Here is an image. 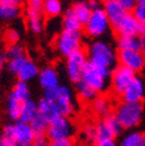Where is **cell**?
Wrapping results in <instances>:
<instances>
[{"label": "cell", "instance_id": "6da1fadb", "mask_svg": "<svg viewBox=\"0 0 145 146\" xmlns=\"http://www.w3.org/2000/svg\"><path fill=\"white\" fill-rule=\"evenodd\" d=\"M87 58L89 64L113 71L115 63L117 62V52H115L110 43L102 40H95L88 46Z\"/></svg>", "mask_w": 145, "mask_h": 146}, {"label": "cell", "instance_id": "7a4b0ae2", "mask_svg": "<svg viewBox=\"0 0 145 146\" xmlns=\"http://www.w3.org/2000/svg\"><path fill=\"white\" fill-rule=\"evenodd\" d=\"M1 135L5 139H8L12 143H14L15 146L30 145V144H34V141L36 140L35 133L31 129L30 124H27L20 121L6 124L3 129Z\"/></svg>", "mask_w": 145, "mask_h": 146}, {"label": "cell", "instance_id": "3957f363", "mask_svg": "<svg viewBox=\"0 0 145 146\" xmlns=\"http://www.w3.org/2000/svg\"><path fill=\"white\" fill-rule=\"evenodd\" d=\"M110 73H112V71H109V70L100 68V67H96V66L88 63L84 70L80 81H82L84 84L89 86L92 89H94L98 94L104 93L108 86H109Z\"/></svg>", "mask_w": 145, "mask_h": 146}, {"label": "cell", "instance_id": "277c9868", "mask_svg": "<svg viewBox=\"0 0 145 146\" xmlns=\"http://www.w3.org/2000/svg\"><path fill=\"white\" fill-rule=\"evenodd\" d=\"M143 113L144 109L142 103L121 102L115 110V116L118 118L123 129L130 130L140 123Z\"/></svg>", "mask_w": 145, "mask_h": 146}, {"label": "cell", "instance_id": "5b68a950", "mask_svg": "<svg viewBox=\"0 0 145 146\" xmlns=\"http://www.w3.org/2000/svg\"><path fill=\"white\" fill-rule=\"evenodd\" d=\"M55 46L63 57H70L72 53L82 50V33L63 29L57 35Z\"/></svg>", "mask_w": 145, "mask_h": 146}, {"label": "cell", "instance_id": "8992f818", "mask_svg": "<svg viewBox=\"0 0 145 146\" xmlns=\"http://www.w3.org/2000/svg\"><path fill=\"white\" fill-rule=\"evenodd\" d=\"M110 27H112V23L108 20L106 13L101 7L98 9H93V13L90 15L88 22L84 26L82 29L85 34L88 35L89 37L99 38L109 31Z\"/></svg>", "mask_w": 145, "mask_h": 146}, {"label": "cell", "instance_id": "52a82bcc", "mask_svg": "<svg viewBox=\"0 0 145 146\" xmlns=\"http://www.w3.org/2000/svg\"><path fill=\"white\" fill-rule=\"evenodd\" d=\"M76 135V125L69 117L59 116L50 122L47 137L49 141L61 140V139H72Z\"/></svg>", "mask_w": 145, "mask_h": 146}, {"label": "cell", "instance_id": "ba28073f", "mask_svg": "<svg viewBox=\"0 0 145 146\" xmlns=\"http://www.w3.org/2000/svg\"><path fill=\"white\" fill-rule=\"evenodd\" d=\"M136 78V73L121 65L113 68L110 73V88L116 96H122L131 81Z\"/></svg>", "mask_w": 145, "mask_h": 146}, {"label": "cell", "instance_id": "9c48e42d", "mask_svg": "<svg viewBox=\"0 0 145 146\" xmlns=\"http://www.w3.org/2000/svg\"><path fill=\"white\" fill-rule=\"evenodd\" d=\"M88 64L87 53L84 50H79L72 53L70 57L66 58V74L70 81L78 84L81 80L84 70Z\"/></svg>", "mask_w": 145, "mask_h": 146}, {"label": "cell", "instance_id": "30bf717a", "mask_svg": "<svg viewBox=\"0 0 145 146\" xmlns=\"http://www.w3.org/2000/svg\"><path fill=\"white\" fill-rule=\"evenodd\" d=\"M55 103L58 107V110L62 116L70 117L77 110L73 93H72V90L67 86H64V85H59L56 88Z\"/></svg>", "mask_w": 145, "mask_h": 146}, {"label": "cell", "instance_id": "8fae6325", "mask_svg": "<svg viewBox=\"0 0 145 146\" xmlns=\"http://www.w3.org/2000/svg\"><path fill=\"white\" fill-rule=\"evenodd\" d=\"M117 62L118 65L135 73L143 71L145 67V56L139 50H118Z\"/></svg>", "mask_w": 145, "mask_h": 146}, {"label": "cell", "instance_id": "7c38bea8", "mask_svg": "<svg viewBox=\"0 0 145 146\" xmlns=\"http://www.w3.org/2000/svg\"><path fill=\"white\" fill-rule=\"evenodd\" d=\"M113 29L118 36L139 37V22L131 13H126L116 25L113 26Z\"/></svg>", "mask_w": 145, "mask_h": 146}, {"label": "cell", "instance_id": "4fadbf2b", "mask_svg": "<svg viewBox=\"0 0 145 146\" xmlns=\"http://www.w3.org/2000/svg\"><path fill=\"white\" fill-rule=\"evenodd\" d=\"M144 96H145V85L143 80L136 76V78L131 81V84L126 88V90L121 96V99H122V102L142 103Z\"/></svg>", "mask_w": 145, "mask_h": 146}, {"label": "cell", "instance_id": "5bb4252c", "mask_svg": "<svg viewBox=\"0 0 145 146\" xmlns=\"http://www.w3.org/2000/svg\"><path fill=\"white\" fill-rule=\"evenodd\" d=\"M20 0H0V21H13L21 15Z\"/></svg>", "mask_w": 145, "mask_h": 146}, {"label": "cell", "instance_id": "9a60e30c", "mask_svg": "<svg viewBox=\"0 0 145 146\" xmlns=\"http://www.w3.org/2000/svg\"><path fill=\"white\" fill-rule=\"evenodd\" d=\"M37 79L39 84L44 89L56 88L59 86V74L53 66H45L41 68Z\"/></svg>", "mask_w": 145, "mask_h": 146}, {"label": "cell", "instance_id": "2e32d148", "mask_svg": "<svg viewBox=\"0 0 145 146\" xmlns=\"http://www.w3.org/2000/svg\"><path fill=\"white\" fill-rule=\"evenodd\" d=\"M26 22L29 31L33 34H41L45 27L44 14L42 12H36L31 9H26Z\"/></svg>", "mask_w": 145, "mask_h": 146}, {"label": "cell", "instance_id": "e0dca14e", "mask_svg": "<svg viewBox=\"0 0 145 146\" xmlns=\"http://www.w3.org/2000/svg\"><path fill=\"white\" fill-rule=\"evenodd\" d=\"M102 9L106 13L108 20L110 21L112 27L114 25H116L122 19V17L126 14L122 9V7H121V5L118 3V0H106V1L102 3Z\"/></svg>", "mask_w": 145, "mask_h": 146}, {"label": "cell", "instance_id": "ac0fdd59", "mask_svg": "<svg viewBox=\"0 0 145 146\" xmlns=\"http://www.w3.org/2000/svg\"><path fill=\"white\" fill-rule=\"evenodd\" d=\"M39 73H40V68H39L37 64H36L33 59L27 58L26 62H25V64L20 68L19 73L16 74V77H17V79H19V81H22V82H27L28 84L33 79L37 78L39 77Z\"/></svg>", "mask_w": 145, "mask_h": 146}, {"label": "cell", "instance_id": "d6986e66", "mask_svg": "<svg viewBox=\"0 0 145 146\" xmlns=\"http://www.w3.org/2000/svg\"><path fill=\"white\" fill-rule=\"evenodd\" d=\"M37 110L40 115L44 116L50 122L61 116V113L58 110V107L56 106V103L53 101L45 100L43 98L37 101Z\"/></svg>", "mask_w": 145, "mask_h": 146}, {"label": "cell", "instance_id": "ffe728a7", "mask_svg": "<svg viewBox=\"0 0 145 146\" xmlns=\"http://www.w3.org/2000/svg\"><path fill=\"white\" fill-rule=\"evenodd\" d=\"M112 102L107 96L99 95L93 102H92V110L98 116L106 118L109 115H112Z\"/></svg>", "mask_w": 145, "mask_h": 146}, {"label": "cell", "instance_id": "44dd1931", "mask_svg": "<svg viewBox=\"0 0 145 146\" xmlns=\"http://www.w3.org/2000/svg\"><path fill=\"white\" fill-rule=\"evenodd\" d=\"M73 13L76 14L77 19L80 21V23L82 25V27L88 22L90 15L93 13V9L89 5V1H78L74 3L73 6L71 7Z\"/></svg>", "mask_w": 145, "mask_h": 146}, {"label": "cell", "instance_id": "7402d4cb", "mask_svg": "<svg viewBox=\"0 0 145 146\" xmlns=\"http://www.w3.org/2000/svg\"><path fill=\"white\" fill-rule=\"evenodd\" d=\"M37 114H39L37 102H35L30 99V100H28V101H26L21 104V111H20L19 121L23 122V123H27V124H30L31 121L36 117Z\"/></svg>", "mask_w": 145, "mask_h": 146}, {"label": "cell", "instance_id": "603a6c76", "mask_svg": "<svg viewBox=\"0 0 145 146\" xmlns=\"http://www.w3.org/2000/svg\"><path fill=\"white\" fill-rule=\"evenodd\" d=\"M49 125H50V121L49 119H47L44 116H42L40 114L36 115V117L30 123V126H31V129H33V131L35 133L36 139L47 137Z\"/></svg>", "mask_w": 145, "mask_h": 146}, {"label": "cell", "instance_id": "cb8c5ba5", "mask_svg": "<svg viewBox=\"0 0 145 146\" xmlns=\"http://www.w3.org/2000/svg\"><path fill=\"white\" fill-rule=\"evenodd\" d=\"M12 98H14L15 100H17L19 102L23 103L28 100H30V95H31V92H30V87L27 82H22V81H17L12 90H11V94H9Z\"/></svg>", "mask_w": 145, "mask_h": 146}, {"label": "cell", "instance_id": "d4e9b609", "mask_svg": "<svg viewBox=\"0 0 145 146\" xmlns=\"http://www.w3.org/2000/svg\"><path fill=\"white\" fill-rule=\"evenodd\" d=\"M63 28L64 30H72V31H81L84 28L80 21L77 19L76 14L72 8H69L63 14Z\"/></svg>", "mask_w": 145, "mask_h": 146}, {"label": "cell", "instance_id": "484cf974", "mask_svg": "<svg viewBox=\"0 0 145 146\" xmlns=\"http://www.w3.org/2000/svg\"><path fill=\"white\" fill-rule=\"evenodd\" d=\"M63 13V4L59 0H45L43 4V14L47 17H57Z\"/></svg>", "mask_w": 145, "mask_h": 146}, {"label": "cell", "instance_id": "4316f807", "mask_svg": "<svg viewBox=\"0 0 145 146\" xmlns=\"http://www.w3.org/2000/svg\"><path fill=\"white\" fill-rule=\"evenodd\" d=\"M80 139H81L85 144L95 145V144L98 143L95 124L86 123V124L81 127V130H80Z\"/></svg>", "mask_w": 145, "mask_h": 146}, {"label": "cell", "instance_id": "83f0119b", "mask_svg": "<svg viewBox=\"0 0 145 146\" xmlns=\"http://www.w3.org/2000/svg\"><path fill=\"white\" fill-rule=\"evenodd\" d=\"M76 89H77V93H78L79 98L85 102L92 103L99 96V94L95 92L94 89H92L89 86L84 84L82 81H79L78 84H76Z\"/></svg>", "mask_w": 145, "mask_h": 146}, {"label": "cell", "instance_id": "f1b7e54d", "mask_svg": "<svg viewBox=\"0 0 145 146\" xmlns=\"http://www.w3.org/2000/svg\"><path fill=\"white\" fill-rule=\"evenodd\" d=\"M95 129H96V138L98 141H107V140H114L115 136L113 135L110 127L108 126L107 122L104 118L100 119L95 124Z\"/></svg>", "mask_w": 145, "mask_h": 146}, {"label": "cell", "instance_id": "f546056e", "mask_svg": "<svg viewBox=\"0 0 145 146\" xmlns=\"http://www.w3.org/2000/svg\"><path fill=\"white\" fill-rule=\"evenodd\" d=\"M144 133L139 131H130L122 137L118 146H139L144 141Z\"/></svg>", "mask_w": 145, "mask_h": 146}, {"label": "cell", "instance_id": "4dcf8cb0", "mask_svg": "<svg viewBox=\"0 0 145 146\" xmlns=\"http://www.w3.org/2000/svg\"><path fill=\"white\" fill-rule=\"evenodd\" d=\"M116 43L118 50H139V37L118 36Z\"/></svg>", "mask_w": 145, "mask_h": 146}, {"label": "cell", "instance_id": "1f68e13d", "mask_svg": "<svg viewBox=\"0 0 145 146\" xmlns=\"http://www.w3.org/2000/svg\"><path fill=\"white\" fill-rule=\"evenodd\" d=\"M21 102H19L17 100H15L14 98H12L11 95L7 99L6 102V113L8 115V117L13 121V122H17L20 118V111H21Z\"/></svg>", "mask_w": 145, "mask_h": 146}, {"label": "cell", "instance_id": "d6a6232c", "mask_svg": "<svg viewBox=\"0 0 145 146\" xmlns=\"http://www.w3.org/2000/svg\"><path fill=\"white\" fill-rule=\"evenodd\" d=\"M7 54H8V58L9 59H19V58H23L27 57L26 56V49L23 45L21 44H12L7 48L6 50Z\"/></svg>", "mask_w": 145, "mask_h": 146}, {"label": "cell", "instance_id": "836d02e7", "mask_svg": "<svg viewBox=\"0 0 145 146\" xmlns=\"http://www.w3.org/2000/svg\"><path fill=\"white\" fill-rule=\"evenodd\" d=\"M104 121L107 122L108 126L110 127V130H112V132H113V135L115 137H117L118 135H121V132L123 131V126L120 123L118 118L115 116V114H112V115H109L108 117H106Z\"/></svg>", "mask_w": 145, "mask_h": 146}, {"label": "cell", "instance_id": "e575fe53", "mask_svg": "<svg viewBox=\"0 0 145 146\" xmlns=\"http://www.w3.org/2000/svg\"><path fill=\"white\" fill-rule=\"evenodd\" d=\"M131 14L135 16V19L140 25H145V0H138V1H136V6Z\"/></svg>", "mask_w": 145, "mask_h": 146}, {"label": "cell", "instance_id": "d590c367", "mask_svg": "<svg viewBox=\"0 0 145 146\" xmlns=\"http://www.w3.org/2000/svg\"><path fill=\"white\" fill-rule=\"evenodd\" d=\"M27 58L28 57H23V58H19V59H9L8 63H7V66H6L8 72L12 73V74H14V76H16L17 73H19L20 68L22 67V65L25 64Z\"/></svg>", "mask_w": 145, "mask_h": 146}, {"label": "cell", "instance_id": "8d00e7d4", "mask_svg": "<svg viewBox=\"0 0 145 146\" xmlns=\"http://www.w3.org/2000/svg\"><path fill=\"white\" fill-rule=\"evenodd\" d=\"M5 41L12 45V44H17L20 41V33L17 31L16 29L14 28H11V29H7L6 33H5Z\"/></svg>", "mask_w": 145, "mask_h": 146}, {"label": "cell", "instance_id": "74e56055", "mask_svg": "<svg viewBox=\"0 0 145 146\" xmlns=\"http://www.w3.org/2000/svg\"><path fill=\"white\" fill-rule=\"evenodd\" d=\"M43 4H44V1H41V0H30V1L27 3L26 9H31V11L43 13Z\"/></svg>", "mask_w": 145, "mask_h": 146}, {"label": "cell", "instance_id": "f35d334b", "mask_svg": "<svg viewBox=\"0 0 145 146\" xmlns=\"http://www.w3.org/2000/svg\"><path fill=\"white\" fill-rule=\"evenodd\" d=\"M118 3L125 13H132L136 6V1H134V0H118Z\"/></svg>", "mask_w": 145, "mask_h": 146}, {"label": "cell", "instance_id": "ab89813d", "mask_svg": "<svg viewBox=\"0 0 145 146\" xmlns=\"http://www.w3.org/2000/svg\"><path fill=\"white\" fill-rule=\"evenodd\" d=\"M49 146H76L73 139H61L49 141Z\"/></svg>", "mask_w": 145, "mask_h": 146}, {"label": "cell", "instance_id": "60d3db41", "mask_svg": "<svg viewBox=\"0 0 145 146\" xmlns=\"http://www.w3.org/2000/svg\"><path fill=\"white\" fill-rule=\"evenodd\" d=\"M8 60H9V58H8L7 52L6 51L0 52V68H3L4 66H7Z\"/></svg>", "mask_w": 145, "mask_h": 146}, {"label": "cell", "instance_id": "b9f144b4", "mask_svg": "<svg viewBox=\"0 0 145 146\" xmlns=\"http://www.w3.org/2000/svg\"><path fill=\"white\" fill-rule=\"evenodd\" d=\"M33 146H49V140H47L45 138L36 139V140L34 141Z\"/></svg>", "mask_w": 145, "mask_h": 146}, {"label": "cell", "instance_id": "7bdbcfd3", "mask_svg": "<svg viewBox=\"0 0 145 146\" xmlns=\"http://www.w3.org/2000/svg\"><path fill=\"white\" fill-rule=\"evenodd\" d=\"M93 146H118V145L115 143V140H107V141H98Z\"/></svg>", "mask_w": 145, "mask_h": 146}, {"label": "cell", "instance_id": "ee69618b", "mask_svg": "<svg viewBox=\"0 0 145 146\" xmlns=\"http://www.w3.org/2000/svg\"><path fill=\"white\" fill-rule=\"evenodd\" d=\"M139 51L145 56V35L139 36Z\"/></svg>", "mask_w": 145, "mask_h": 146}, {"label": "cell", "instance_id": "f6af8a7d", "mask_svg": "<svg viewBox=\"0 0 145 146\" xmlns=\"http://www.w3.org/2000/svg\"><path fill=\"white\" fill-rule=\"evenodd\" d=\"M145 35V25H140L139 23V36Z\"/></svg>", "mask_w": 145, "mask_h": 146}, {"label": "cell", "instance_id": "bcb514c9", "mask_svg": "<svg viewBox=\"0 0 145 146\" xmlns=\"http://www.w3.org/2000/svg\"><path fill=\"white\" fill-rule=\"evenodd\" d=\"M139 146H145V138H144V141H143V143H142Z\"/></svg>", "mask_w": 145, "mask_h": 146}, {"label": "cell", "instance_id": "7dc6e473", "mask_svg": "<svg viewBox=\"0 0 145 146\" xmlns=\"http://www.w3.org/2000/svg\"><path fill=\"white\" fill-rule=\"evenodd\" d=\"M20 146H33V144H30V145H20Z\"/></svg>", "mask_w": 145, "mask_h": 146}]
</instances>
